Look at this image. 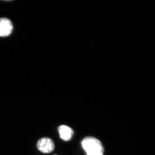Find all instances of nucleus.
Wrapping results in <instances>:
<instances>
[{
    "instance_id": "nucleus-2",
    "label": "nucleus",
    "mask_w": 155,
    "mask_h": 155,
    "mask_svg": "<svg viewBox=\"0 0 155 155\" xmlns=\"http://www.w3.org/2000/svg\"><path fill=\"white\" fill-rule=\"evenodd\" d=\"M37 148L41 152L44 153H51L54 150V143L49 137H42L38 141Z\"/></svg>"
},
{
    "instance_id": "nucleus-3",
    "label": "nucleus",
    "mask_w": 155,
    "mask_h": 155,
    "mask_svg": "<svg viewBox=\"0 0 155 155\" xmlns=\"http://www.w3.org/2000/svg\"><path fill=\"white\" fill-rule=\"evenodd\" d=\"M13 30L11 20L6 18L0 19V36L5 37L10 35Z\"/></svg>"
},
{
    "instance_id": "nucleus-1",
    "label": "nucleus",
    "mask_w": 155,
    "mask_h": 155,
    "mask_svg": "<svg viewBox=\"0 0 155 155\" xmlns=\"http://www.w3.org/2000/svg\"><path fill=\"white\" fill-rule=\"evenodd\" d=\"M81 146L87 155H104V149L102 143L93 137H87L84 138Z\"/></svg>"
},
{
    "instance_id": "nucleus-5",
    "label": "nucleus",
    "mask_w": 155,
    "mask_h": 155,
    "mask_svg": "<svg viewBox=\"0 0 155 155\" xmlns=\"http://www.w3.org/2000/svg\"></svg>"
},
{
    "instance_id": "nucleus-4",
    "label": "nucleus",
    "mask_w": 155,
    "mask_h": 155,
    "mask_svg": "<svg viewBox=\"0 0 155 155\" xmlns=\"http://www.w3.org/2000/svg\"><path fill=\"white\" fill-rule=\"evenodd\" d=\"M58 130L60 137L65 141L70 140L74 134V131L72 128L65 125H60L58 127Z\"/></svg>"
}]
</instances>
